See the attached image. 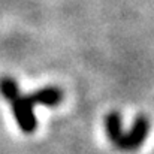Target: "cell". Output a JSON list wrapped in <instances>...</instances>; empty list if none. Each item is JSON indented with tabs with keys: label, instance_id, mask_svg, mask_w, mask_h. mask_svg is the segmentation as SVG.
Here are the masks:
<instances>
[{
	"label": "cell",
	"instance_id": "2",
	"mask_svg": "<svg viewBox=\"0 0 154 154\" xmlns=\"http://www.w3.org/2000/svg\"><path fill=\"white\" fill-rule=\"evenodd\" d=\"M105 130L108 139L123 151H135L138 150L150 133V120L145 115H138L130 127V130H124L121 115L117 111L109 112L105 117Z\"/></svg>",
	"mask_w": 154,
	"mask_h": 154
},
{
	"label": "cell",
	"instance_id": "1",
	"mask_svg": "<svg viewBox=\"0 0 154 154\" xmlns=\"http://www.w3.org/2000/svg\"><path fill=\"white\" fill-rule=\"evenodd\" d=\"M0 96L8 100L20 130L26 135H32L38 129V120L35 115L36 105L55 108L64 100V93L57 85H48L33 93L24 94L20 90L17 79L12 76L0 78Z\"/></svg>",
	"mask_w": 154,
	"mask_h": 154
}]
</instances>
